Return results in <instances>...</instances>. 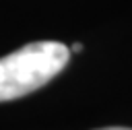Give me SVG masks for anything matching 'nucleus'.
<instances>
[{"label": "nucleus", "instance_id": "obj_1", "mask_svg": "<svg viewBox=\"0 0 132 130\" xmlns=\"http://www.w3.org/2000/svg\"><path fill=\"white\" fill-rule=\"evenodd\" d=\"M70 58L60 41H33L0 58V101L19 99L47 85Z\"/></svg>", "mask_w": 132, "mask_h": 130}, {"label": "nucleus", "instance_id": "obj_2", "mask_svg": "<svg viewBox=\"0 0 132 130\" xmlns=\"http://www.w3.org/2000/svg\"><path fill=\"white\" fill-rule=\"evenodd\" d=\"M95 130H132V128H124V126H107V128H95Z\"/></svg>", "mask_w": 132, "mask_h": 130}, {"label": "nucleus", "instance_id": "obj_3", "mask_svg": "<svg viewBox=\"0 0 132 130\" xmlns=\"http://www.w3.org/2000/svg\"><path fill=\"white\" fill-rule=\"evenodd\" d=\"M72 52H80V43H74L72 45Z\"/></svg>", "mask_w": 132, "mask_h": 130}]
</instances>
